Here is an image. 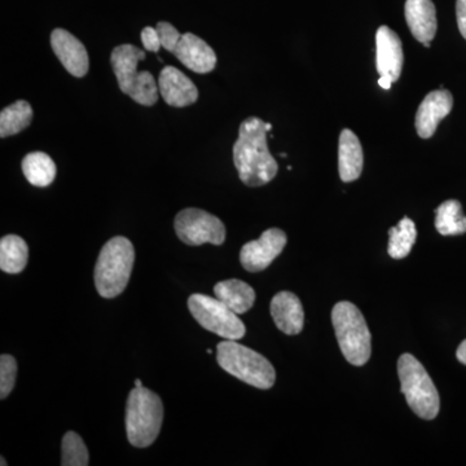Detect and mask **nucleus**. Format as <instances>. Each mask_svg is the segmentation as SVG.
<instances>
[{
	"mask_svg": "<svg viewBox=\"0 0 466 466\" xmlns=\"http://www.w3.org/2000/svg\"><path fill=\"white\" fill-rule=\"evenodd\" d=\"M173 54L184 66L198 75H207L216 69V52L195 34H183Z\"/></svg>",
	"mask_w": 466,
	"mask_h": 466,
	"instance_id": "15",
	"label": "nucleus"
},
{
	"mask_svg": "<svg viewBox=\"0 0 466 466\" xmlns=\"http://www.w3.org/2000/svg\"><path fill=\"white\" fill-rule=\"evenodd\" d=\"M271 315L276 327L288 336L302 332L305 312L296 294L280 291L271 300Z\"/></svg>",
	"mask_w": 466,
	"mask_h": 466,
	"instance_id": "17",
	"label": "nucleus"
},
{
	"mask_svg": "<svg viewBox=\"0 0 466 466\" xmlns=\"http://www.w3.org/2000/svg\"><path fill=\"white\" fill-rule=\"evenodd\" d=\"M392 84H394V82H392L389 76H380L379 85L383 90H390Z\"/></svg>",
	"mask_w": 466,
	"mask_h": 466,
	"instance_id": "31",
	"label": "nucleus"
},
{
	"mask_svg": "<svg viewBox=\"0 0 466 466\" xmlns=\"http://www.w3.org/2000/svg\"><path fill=\"white\" fill-rule=\"evenodd\" d=\"M456 18L460 33L466 41V0H456Z\"/></svg>",
	"mask_w": 466,
	"mask_h": 466,
	"instance_id": "29",
	"label": "nucleus"
},
{
	"mask_svg": "<svg viewBox=\"0 0 466 466\" xmlns=\"http://www.w3.org/2000/svg\"><path fill=\"white\" fill-rule=\"evenodd\" d=\"M364 153L360 140L349 128L341 131L339 143V171L342 182L359 179L363 171Z\"/></svg>",
	"mask_w": 466,
	"mask_h": 466,
	"instance_id": "18",
	"label": "nucleus"
},
{
	"mask_svg": "<svg viewBox=\"0 0 466 466\" xmlns=\"http://www.w3.org/2000/svg\"><path fill=\"white\" fill-rule=\"evenodd\" d=\"M23 173L32 186L45 188L54 182L57 168L47 153L32 152L23 159Z\"/></svg>",
	"mask_w": 466,
	"mask_h": 466,
	"instance_id": "21",
	"label": "nucleus"
},
{
	"mask_svg": "<svg viewBox=\"0 0 466 466\" xmlns=\"http://www.w3.org/2000/svg\"><path fill=\"white\" fill-rule=\"evenodd\" d=\"M233 162L245 186L260 187L271 182L278 174V162L267 146L266 122L249 116L240 125L233 146Z\"/></svg>",
	"mask_w": 466,
	"mask_h": 466,
	"instance_id": "1",
	"label": "nucleus"
},
{
	"mask_svg": "<svg viewBox=\"0 0 466 466\" xmlns=\"http://www.w3.org/2000/svg\"><path fill=\"white\" fill-rule=\"evenodd\" d=\"M17 363L11 355L0 357V398L5 400L16 382Z\"/></svg>",
	"mask_w": 466,
	"mask_h": 466,
	"instance_id": "26",
	"label": "nucleus"
},
{
	"mask_svg": "<svg viewBox=\"0 0 466 466\" xmlns=\"http://www.w3.org/2000/svg\"><path fill=\"white\" fill-rule=\"evenodd\" d=\"M158 91L165 103L175 108L192 106L198 99V87L174 66H165L159 73Z\"/></svg>",
	"mask_w": 466,
	"mask_h": 466,
	"instance_id": "14",
	"label": "nucleus"
},
{
	"mask_svg": "<svg viewBox=\"0 0 466 466\" xmlns=\"http://www.w3.org/2000/svg\"><path fill=\"white\" fill-rule=\"evenodd\" d=\"M135 262L133 242L124 236L110 238L99 254L95 267V287L103 299H116L124 293Z\"/></svg>",
	"mask_w": 466,
	"mask_h": 466,
	"instance_id": "2",
	"label": "nucleus"
},
{
	"mask_svg": "<svg viewBox=\"0 0 466 466\" xmlns=\"http://www.w3.org/2000/svg\"><path fill=\"white\" fill-rule=\"evenodd\" d=\"M146 58V52L133 45L116 47L110 56L116 82L124 94L144 106H152L158 100V86L152 73L137 72V64Z\"/></svg>",
	"mask_w": 466,
	"mask_h": 466,
	"instance_id": "5",
	"label": "nucleus"
},
{
	"mask_svg": "<svg viewBox=\"0 0 466 466\" xmlns=\"http://www.w3.org/2000/svg\"><path fill=\"white\" fill-rule=\"evenodd\" d=\"M140 36H142L144 48H146L147 51L155 52V54H157L159 48L162 47L161 41H159L157 29H156V27L150 26L144 27Z\"/></svg>",
	"mask_w": 466,
	"mask_h": 466,
	"instance_id": "28",
	"label": "nucleus"
},
{
	"mask_svg": "<svg viewBox=\"0 0 466 466\" xmlns=\"http://www.w3.org/2000/svg\"><path fill=\"white\" fill-rule=\"evenodd\" d=\"M401 392L417 416L434 420L440 413L441 400L433 380L413 355L403 354L398 360Z\"/></svg>",
	"mask_w": 466,
	"mask_h": 466,
	"instance_id": "7",
	"label": "nucleus"
},
{
	"mask_svg": "<svg viewBox=\"0 0 466 466\" xmlns=\"http://www.w3.org/2000/svg\"><path fill=\"white\" fill-rule=\"evenodd\" d=\"M403 63V46L400 36L390 27L380 26L376 34L377 72L397 82L400 78Z\"/></svg>",
	"mask_w": 466,
	"mask_h": 466,
	"instance_id": "13",
	"label": "nucleus"
},
{
	"mask_svg": "<svg viewBox=\"0 0 466 466\" xmlns=\"http://www.w3.org/2000/svg\"><path fill=\"white\" fill-rule=\"evenodd\" d=\"M214 293L218 299L222 300L227 308L238 315L249 311L256 302V291L253 288L236 279L220 281L214 287Z\"/></svg>",
	"mask_w": 466,
	"mask_h": 466,
	"instance_id": "19",
	"label": "nucleus"
},
{
	"mask_svg": "<svg viewBox=\"0 0 466 466\" xmlns=\"http://www.w3.org/2000/svg\"><path fill=\"white\" fill-rule=\"evenodd\" d=\"M51 47L60 63L76 78H82L90 69V58L84 43L72 33L55 29L51 34Z\"/></svg>",
	"mask_w": 466,
	"mask_h": 466,
	"instance_id": "12",
	"label": "nucleus"
},
{
	"mask_svg": "<svg viewBox=\"0 0 466 466\" xmlns=\"http://www.w3.org/2000/svg\"><path fill=\"white\" fill-rule=\"evenodd\" d=\"M156 29H157L162 47L168 52H174L183 34L177 32V27L167 23V21H159Z\"/></svg>",
	"mask_w": 466,
	"mask_h": 466,
	"instance_id": "27",
	"label": "nucleus"
},
{
	"mask_svg": "<svg viewBox=\"0 0 466 466\" xmlns=\"http://www.w3.org/2000/svg\"><path fill=\"white\" fill-rule=\"evenodd\" d=\"M404 15L416 41L431 43L438 30L437 9L431 0H407Z\"/></svg>",
	"mask_w": 466,
	"mask_h": 466,
	"instance_id": "16",
	"label": "nucleus"
},
{
	"mask_svg": "<svg viewBox=\"0 0 466 466\" xmlns=\"http://www.w3.org/2000/svg\"><path fill=\"white\" fill-rule=\"evenodd\" d=\"M29 258V248L23 238L7 235L0 240V268L5 274L23 272Z\"/></svg>",
	"mask_w": 466,
	"mask_h": 466,
	"instance_id": "20",
	"label": "nucleus"
},
{
	"mask_svg": "<svg viewBox=\"0 0 466 466\" xmlns=\"http://www.w3.org/2000/svg\"><path fill=\"white\" fill-rule=\"evenodd\" d=\"M456 357H458L460 363H462L464 366H466V339L465 341L460 343L458 351H456Z\"/></svg>",
	"mask_w": 466,
	"mask_h": 466,
	"instance_id": "30",
	"label": "nucleus"
},
{
	"mask_svg": "<svg viewBox=\"0 0 466 466\" xmlns=\"http://www.w3.org/2000/svg\"><path fill=\"white\" fill-rule=\"evenodd\" d=\"M266 130H267V133H268V131L272 130V125L268 124V122H267V124H266Z\"/></svg>",
	"mask_w": 466,
	"mask_h": 466,
	"instance_id": "33",
	"label": "nucleus"
},
{
	"mask_svg": "<svg viewBox=\"0 0 466 466\" xmlns=\"http://www.w3.org/2000/svg\"><path fill=\"white\" fill-rule=\"evenodd\" d=\"M174 227L177 238L191 247L207 242L222 245L226 241V227L222 220L201 208H184L175 217Z\"/></svg>",
	"mask_w": 466,
	"mask_h": 466,
	"instance_id": "9",
	"label": "nucleus"
},
{
	"mask_svg": "<svg viewBox=\"0 0 466 466\" xmlns=\"http://www.w3.org/2000/svg\"><path fill=\"white\" fill-rule=\"evenodd\" d=\"M32 121V106L26 100H18L11 104L0 113V137L5 139L26 130Z\"/></svg>",
	"mask_w": 466,
	"mask_h": 466,
	"instance_id": "22",
	"label": "nucleus"
},
{
	"mask_svg": "<svg viewBox=\"0 0 466 466\" xmlns=\"http://www.w3.org/2000/svg\"><path fill=\"white\" fill-rule=\"evenodd\" d=\"M332 323L343 357L352 366H364L370 360L372 348L370 332L360 309L350 302L337 303Z\"/></svg>",
	"mask_w": 466,
	"mask_h": 466,
	"instance_id": "6",
	"label": "nucleus"
},
{
	"mask_svg": "<svg viewBox=\"0 0 466 466\" xmlns=\"http://www.w3.org/2000/svg\"><path fill=\"white\" fill-rule=\"evenodd\" d=\"M88 450L85 441L75 431H67L61 443V465L87 466Z\"/></svg>",
	"mask_w": 466,
	"mask_h": 466,
	"instance_id": "25",
	"label": "nucleus"
},
{
	"mask_svg": "<svg viewBox=\"0 0 466 466\" xmlns=\"http://www.w3.org/2000/svg\"><path fill=\"white\" fill-rule=\"evenodd\" d=\"M0 465H2V466L7 465V461H5V460L2 458V462H0Z\"/></svg>",
	"mask_w": 466,
	"mask_h": 466,
	"instance_id": "34",
	"label": "nucleus"
},
{
	"mask_svg": "<svg viewBox=\"0 0 466 466\" xmlns=\"http://www.w3.org/2000/svg\"><path fill=\"white\" fill-rule=\"evenodd\" d=\"M217 360L227 373L254 388L268 390L276 381L275 368L263 355L231 339L218 343Z\"/></svg>",
	"mask_w": 466,
	"mask_h": 466,
	"instance_id": "3",
	"label": "nucleus"
},
{
	"mask_svg": "<svg viewBox=\"0 0 466 466\" xmlns=\"http://www.w3.org/2000/svg\"><path fill=\"white\" fill-rule=\"evenodd\" d=\"M143 382L140 380H135V388H142Z\"/></svg>",
	"mask_w": 466,
	"mask_h": 466,
	"instance_id": "32",
	"label": "nucleus"
},
{
	"mask_svg": "<svg viewBox=\"0 0 466 466\" xmlns=\"http://www.w3.org/2000/svg\"><path fill=\"white\" fill-rule=\"evenodd\" d=\"M288 238L279 228H269L258 240L248 242L240 253L241 265L247 271L260 272L271 265L284 250Z\"/></svg>",
	"mask_w": 466,
	"mask_h": 466,
	"instance_id": "10",
	"label": "nucleus"
},
{
	"mask_svg": "<svg viewBox=\"0 0 466 466\" xmlns=\"http://www.w3.org/2000/svg\"><path fill=\"white\" fill-rule=\"evenodd\" d=\"M164 421L161 398L149 389L135 388L128 395L126 410V431L128 441L137 449H146L157 440Z\"/></svg>",
	"mask_w": 466,
	"mask_h": 466,
	"instance_id": "4",
	"label": "nucleus"
},
{
	"mask_svg": "<svg viewBox=\"0 0 466 466\" xmlns=\"http://www.w3.org/2000/svg\"><path fill=\"white\" fill-rule=\"evenodd\" d=\"M389 236H390V240H389L388 251L391 258H406L416 242L417 229L415 222L410 218L404 217L397 226L390 228Z\"/></svg>",
	"mask_w": 466,
	"mask_h": 466,
	"instance_id": "24",
	"label": "nucleus"
},
{
	"mask_svg": "<svg viewBox=\"0 0 466 466\" xmlns=\"http://www.w3.org/2000/svg\"><path fill=\"white\" fill-rule=\"evenodd\" d=\"M435 228L441 236L464 235L466 217L458 200L444 201L435 210Z\"/></svg>",
	"mask_w": 466,
	"mask_h": 466,
	"instance_id": "23",
	"label": "nucleus"
},
{
	"mask_svg": "<svg viewBox=\"0 0 466 466\" xmlns=\"http://www.w3.org/2000/svg\"><path fill=\"white\" fill-rule=\"evenodd\" d=\"M452 108L453 96L450 91L441 88L426 95L416 113L417 135L421 139H431L437 131L440 122L450 115Z\"/></svg>",
	"mask_w": 466,
	"mask_h": 466,
	"instance_id": "11",
	"label": "nucleus"
},
{
	"mask_svg": "<svg viewBox=\"0 0 466 466\" xmlns=\"http://www.w3.org/2000/svg\"><path fill=\"white\" fill-rule=\"evenodd\" d=\"M188 309L202 328L222 339L238 341L247 333V328L238 314L217 297L192 294L188 299Z\"/></svg>",
	"mask_w": 466,
	"mask_h": 466,
	"instance_id": "8",
	"label": "nucleus"
}]
</instances>
